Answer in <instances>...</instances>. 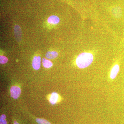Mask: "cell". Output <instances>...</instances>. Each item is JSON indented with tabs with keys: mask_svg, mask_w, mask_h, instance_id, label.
Masks as SVG:
<instances>
[{
	"mask_svg": "<svg viewBox=\"0 0 124 124\" xmlns=\"http://www.w3.org/2000/svg\"><path fill=\"white\" fill-rule=\"evenodd\" d=\"M93 60V54L90 53H83L78 56L76 63L78 67L83 69L90 65Z\"/></svg>",
	"mask_w": 124,
	"mask_h": 124,
	"instance_id": "cell-1",
	"label": "cell"
},
{
	"mask_svg": "<svg viewBox=\"0 0 124 124\" xmlns=\"http://www.w3.org/2000/svg\"><path fill=\"white\" fill-rule=\"evenodd\" d=\"M21 89L17 86H12L10 89V93L11 97L14 99H17L21 94Z\"/></svg>",
	"mask_w": 124,
	"mask_h": 124,
	"instance_id": "cell-2",
	"label": "cell"
},
{
	"mask_svg": "<svg viewBox=\"0 0 124 124\" xmlns=\"http://www.w3.org/2000/svg\"><path fill=\"white\" fill-rule=\"evenodd\" d=\"M40 56H35L32 62V66L33 68L35 70H38L40 68Z\"/></svg>",
	"mask_w": 124,
	"mask_h": 124,
	"instance_id": "cell-3",
	"label": "cell"
},
{
	"mask_svg": "<svg viewBox=\"0 0 124 124\" xmlns=\"http://www.w3.org/2000/svg\"><path fill=\"white\" fill-rule=\"evenodd\" d=\"M14 33L16 39L17 41H20L22 38V31L20 26L16 25L14 27Z\"/></svg>",
	"mask_w": 124,
	"mask_h": 124,
	"instance_id": "cell-4",
	"label": "cell"
},
{
	"mask_svg": "<svg viewBox=\"0 0 124 124\" xmlns=\"http://www.w3.org/2000/svg\"><path fill=\"white\" fill-rule=\"evenodd\" d=\"M119 66L118 64H116L111 70L110 77L112 79H114L117 76V73L119 71Z\"/></svg>",
	"mask_w": 124,
	"mask_h": 124,
	"instance_id": "cell-5",
	"label": "cell"
},
{
	"mask_svg": "<svg viewBox=\"0 0 124 124\" xmlns=\"http://www.w3.org/2000/svg\"><path fill=\"white\" fill-rule=\"evenodd\" d=\"M112 12L113 15L116 18L120 17L122 15V10L119 7H114L112 9Z\"/></svg>",
	"mask_w": 124,
	"mask_h": 124,
	"instance_id": "cell-6",
	"label": "cell"
},
{
	"mask_svg": "<svg viewBox=\"0 0 124 124\" xmlns=\"http://www.w3.org/2000/svg\"><path fill=\"white\" fill-rule=\"evenodd\" d=\"M48 22L50 24H57L60 22V19L58 16L53 15L50 16L48 19Z\"/></svg>",
	"mask_w": 124,
	"mask_h": 124,
	"instance_id": "cell-7",
	"label": "cell"
},
{
	"mask_svg": "<svg viewBox=\"0 0 124 124\" xmlns=\"http://www.w3.org/2000/svg\"><path fill=\"white\" fill-rule=\"evenodd\" d=\"M58 55V53L55 51H48L46 54V57L49 59H54L57 58Z\"/></svg>",
	"mask_w": 124,
	"mask_h": 124,
	"instance_id": "cell-8",
	"label": "cell"
},
{
	"mask_svg": "<svg viewBox=\"0 0 124 124\" xmlns=\"http://www.w3.org/2000/svg\"><path fill=\"white\" fill-rule=\"evenodd\" d=\"M58 99V95L57 93H53L51 94V97L50 99V102L51 104H55Z\"/></svg>",
	"mask_w": 124,
	"mask_h": 124,
	"instance_id": "cell-9",
	"label": "cell"
},
{
	"mask_svg": "<svg viewBox=\"0 0 124 124\" xmlns=\"http://www.w3.org/2000/svg\"><path fill=\"white\" fill-rule=\"evenodd\" d=\"M42 63L43 66L46 68H50L53 66V64L52 62L45 58L42 59Z\"/></svg>",
	"mask_w": 124,
	"mask_h": 124,
	"instance_id": "cell-10",
	"label": "cell"
},
{
	"mask_svg": "<svg viewBox=\"0 0 124 124\" xmlns=\"http://www.w3.org/2000/svg\"><path fill=\"white\" fill-rule=\"evenodd\" d=\"M36 121L38 124H51L49 121L44 119L37 118L36 119Z\"/></svg>",
	"mask_w": 124,
	"mask_h": 124,
	"instance_id": "cell-11",
	"label": "cell"
},
{
	"mask_svg": "<svg viewBox=\"0 0 124 124\" xmlns=\"http://www.w3.org/2000/svg\"><path fill=\"white\" fill-rule=\"evenodd\" d=\"M6 116L5 115H1L0 117V124H7V121L6 120Z\"/></svg>",
	"mask_w": 124,
	"mask_h": 124,
	"instance_id": "cell-12",
	"label": "cell"
},
{
	"mask_svg": "<svg viewBox=\"0 0 124 124\" xmlns=\"http://www.w3.org/2000/svg\"><path fill=\"white\" fill-rule=\"evenodd\" d=\"M8 62V59L5 56L1 55L0 56V63L1 64H5Z\"/></svg>",
	"mask_w": 124,
	"mask_h": 124,
	"instance_id": "cell-13",
	"label": "cell"
},
{
	"mask_svg": "<svg viewBox=\"0 0 124 124\" xmlns=\"http://www.w3.org/2000/svg\"><path fill=\"white\" fill-rule=\"evenodd\" d=\"M14 124H19L18 123V122H17V121H14Z\"/></svg>",
	"mask_w": 124,
	"mask_h": 124,
	"instance_id": "cell-14",
	"label": "cell"
}]
</instances>
